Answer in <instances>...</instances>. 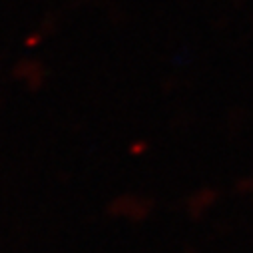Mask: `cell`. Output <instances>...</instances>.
I'll use <instances>...</instances> for the list:
<instances>
[{
    "label": "cell",
    "mask_w": 253,
    "mask_h": 253,
    "mask_svg": "<svg viewBox=\"0 0 253 253\" xmlns=\"http://www.w3.org/2000/svg\"><path fill=\"white\" fill-rule=\"evenodd\" d=\"M112 213L122 219H130V221H140L146 219L152 211V204L146 198L140 196H122L112 204Z\"/></svg>",
    "instance_id": "6da1fadb"
},
{
    "label": "cell",
    "mask_w": 253,
    "mask_h": 253,
    "mask_svg": "<svg viewBox=\"0 0 253 253\" xmlns=\"http://www.w3.org/2000/svg\"><path fill=\"white\" fill-rule=\"evenodd\" d=\"M204 196H206V189L198 192V194L192 198V202H189V210H192L194 213H204V211L213 204V200H215V196H213V198H210V200H206Z\"/></svg>",
    "instance_id": "7a4b0ae2"
}]
</instances>
